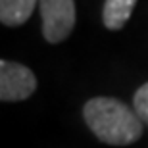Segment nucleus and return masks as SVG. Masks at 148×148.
<instances>
[{
	"label": "nucleus",
	"mask_w": 148,
	"mask_h": 148,
	"mask_svg": "<svg viewBox=\"0 0 148 148\" xmlns=\"http://www.w3.org/2000/svg\"><path fill=\"white\" fill-rule=\"evenodd\" d=\"M83 117L100 143L127 146L143 137L144 123L125 102L112 96L90 98L83 108Z\"/></svg>",
	"instance_id": "1"
},
{
	"label": "nucleus",
	"mask_w": 148,
	"mask_h": 148,
	"mask_svg": "<svg viewBox=\"0 0 148 148\" xmlns=\"http://www.w3.org/2000/svg\"><path fill=\"white\" fill-rule=\"evenodd\" d=\"M42 17V37L46 42L66 40L75 27V0H38Z\"/></svg>",
	"instance_id": "2"
},
{
	"label": "nucleus",
	"mask_w": 148,
	"mask_h": 148,
	"mask_svg": "<svg viewBox=\"0 0 148 148\" xmlns=\"http://www.w3.org/2000/svg\"><path fill=\"white\" fill-rule=\"evenodd\" d=\"M133 110L137 112L140 121L148 127V83L137 88V92L133 96Z\"/></svg>",
	"instance_id": "6"
},
{
	"label": "nucleus",
	"mask_w": 148,
	"mask_h": 148,
	"mask_svg": "<svg viewBox=\"0 0 148 148\" xmlns=\"http://www.w3.org/2000/svg\"><path fill=\"white\" fill-rule=\"evenodd\" d=\"M37 90V77L23 64L10 60L0 62V100L19 102L27 100Z\"/></svg>",
	"instance_id": "3"
},
{
	"label": "nucleus",
	"mask_w": 148,
	"mask_h": 148,
	"mask_svg": "<svg viewBox=\"0 0 148 148\" xmlns=\"http://www.w3.org/2000/svg\"><path fill=\"white\" fill-rule=\"evenodd\" d=\"M37 0H0V21L6 27H19L33 16Z\"/></svg>",
	"instance_id": "4"
},
{
	"label": "nucleus",
	"mask_w": 148,
	"mask_h": 148,
	"mask_svg": "<svg viewBox=\"0 0 148 148\" xmlns=\"http://www.w3.org/2000/svg\"><path fill=\"white\" fill-rule=\"evenodd\" d=\"M137 0H106L102 10V23L110 31H119L131 17Z\"/></svg>",
	"instance_id": "5"
}]
</instances>
